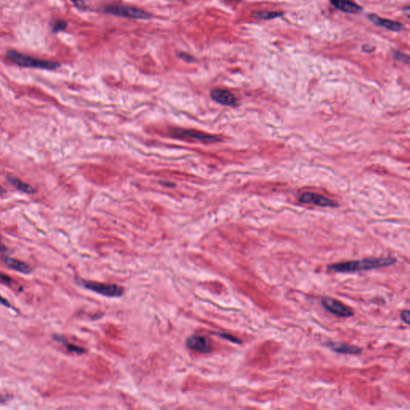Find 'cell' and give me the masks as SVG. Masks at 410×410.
I'll list each match as a JSON object with an SVG mask.
<instances>
[{"mask_svg":"<svg viewBox=\"0 0 410 410\" xmlns=\"http://www.w3.org/2000/svg\"><path fill=\"white\" fill-rule=\"evenodd\" d=\"M410 310H403V311H402V312H401V321H404V322H405V323L406 324H407V325H409V324H410Z\"/></svg>","mask_w":410,"mask_h":410,"instance_id":"d6986e66","label":"cell"},{"mask_svg":"<svg viewBox=\"0 0 410 410\" xmlns=\"http://www.w3.org/2000/svg\"><path fill=\"white\" fill-rule=\"evenodd\" d=\"M180 56H181V58L183 59L185 61H187V62H192V61H194V58L192 57V56H190L189 54L183 53L180 54Z\"/></svg>","mask_w":410,"mask_h":410,"instance_id":"7402d4cb","label":"cell"},{"mask_svg":"<svg viewBox=\"0 0 410 410\" xmlns=\"http://www.w3.org/2000/svg\"><path fill=\"white\" fill-rule=\"evenodd\" d=\"M331 4L339 11L348 14H357L362 11V7L352 0H330Z\"/></svg>","mask_w":410,"mask_h":410,"instance_id":"7c38bea8","label":"cell"},{"mask_svg":"<svg viewBox=\"0 0 410 410\" xmlns=\"http://www.w3.org/2000/svg\"><path fill=\"white\" fill-rule=\"evenodd\" d=\"M219 335H220L221 337H223V338H226L227 339V340H228V341H232L233 343H241V341H240L238 338L235 337L234 336H232V335L227 334V333H221V334Z\"/></svg>","mask_w":410,"mask_h":410,"instance_id":"ffe728a7","label":"cell"},{"mask_svg":"<svg viewBox=\"0 0 410 410\" xmlns=\"http://www.w3.org/2000/svg\"><path fill=\"white\" fill-rule=\"evenodd\" d=\"M394 58L397 61H401V62H406L409 63L410 62V58L408 56H406L405 54L401 53L400 51H396L394 53Z\"/></svg>","mask_w":410,"mask_h":410,"instance_id":"ac0fdd59","label":"cell"},{"mask_svg":"<svg viewBox=\"0 0 410 410\" xmlns=\"http://www.w3.org/2000/svg\"><path fill=\"white\" fill-rule=\"evenodd\" d=\"M362 49H363V51H365V52H372V47H369V45L364 46V47H362Z\"/></svg>","mask_w":410,"mask_h":410,"instance_id":"484cf974","label":"cell"},{"mask_svg":"<svg viewBox=\"0 0 410 410\" xmlns=\"http://www.w3.org/2000/svg\"><path fill=\"white\" fill-rule=\"evenodd\" d=\"M7 252V247H5L4 245H2V242L0 241V252Z\"/></svg>","mask_w":410,"mask_h":410,"instance_id":"4316f807","label":"cell"},{"mask_svg":"<svg viewBox=\"0 0 410 410\" xmlns=\"http://www.w3.org/2000/svg\"><path fill=\"white\" fill-rule=\"evenodd\" d=\"M6 193V191H5L4 188L0 185V195H3Z\"/></svg>","mask_w":410,"mask_h":410,"instance_id":"83f0119b","label":"cell"},{"mask_svg":"<svg viewBox=\"0 0 410 410\" xmlns=\"http://www.w3.org/2000/svg\"><path fill=\"white\" fill-rule=\"evenodd\" d=\"M298 201L302 204L316 205L319 207H333L338 206V204L333 200H331L328 197H325L322 195L317 194L315 192H304L299 196Z\"/></svg>","mask_w":410,"mask_h":410,"instance_id":"52a82bcc","label":"cell"},{"mask_svg":"<svg viewBox=\"0 0 410 410\" xmlns=\"http://www.w3.org/2000/svg\"><path fill=\"white\" fill-rule=\"evenodd\" d=\"M7 57L14 63L20 67H33L40 69L55 70L61 67L59 62L55 61H43L39 60L32 56H27L24 54L19 53L16 51H9L7 52Z\"/></svg>","mask_w":410,"mask_h":410,"instance_id":"7a4b0ae2","label":"cell"},{"mask_svg":"<svg viewBox=\"0 0 410 410\" xmlns=\"http://www.w3.org/2000/svg\"><path fill=\"white\" fill-rule=\"evenodd\" d=\"M230 1H233V2H241V0H230Z\"/></svg>","mask_w":410,"mask_h":410,"instance_id":"f1b7e54d","label":"cell"},{"mask_svg":"<svg viewBox=\"0 0 410 410\" xmlns=\"http://www.w3.org/2000/svg\"><path fill=\"white\" fill-rule=\"evenodd\" d=\"M397 258L395 257H369L361 261H350L341 263L333 264L328 266V269L332 272L340 273H349V272H359V271H368V270L380 268L393 266L397 263Z\"/></svg>","mask_w":410,"mask_h":410,"instance_id":"6da1fadb","label":"cell"},{"mask_svg":"<svg viewBox=\"0 0 410 410\" xmlns=\"http://www.w3.org/2000/svg\"><path fill=\"white\" fill-rule=\"evenodd\" d=\"M0 305H2V306H6L7 308H11V304L8 302V301L6 300V299L3 298V297H1L0 296Z\"/></svg>","mask_w":410,"mask_h":410,"instance_id":"d4e9b609","label":"cell"},{"mask_svg":"<svg viewBox=\"0 0 410 410\" xmlns=\"http://www.w3.org/2000/svg\"><path fill=\"white\" fill-rule=\"evenodd\" d=\"M67 27V22L62 20H57L51 23V30L54 33L64 31Z\"/></svg>","mask_w":410,"mask_h":410,"instance_id":"e0dca14e","label":"cell"},{"mask_svg":"<svg viewBox=\"0 0 410 410\" xmlns=\"http://www.w3.org/2000/svg\"><path fill=\"white\" fill-rule=\"evenodd\" d=\"M282 16H283V13L278 12V11H256L254 13V16L256 18L259 19V20H265L278 18V17H281Z\"/></svg>","mask_w":410,"mask_h":410,"instance_id":"2e32d148","label":"cell"},{"mask_svg":"<svg viewBox=\"0 0 410 410\" xmlns=\"http://www.w3.org/2000/svg\"><path fill=\"white\" fill-rule=\"evenodd\" d=\"M369 20L374 24L377 25L378 27H384L386 29L390 30L392 31H401L405 29V25L401 22L397 21L390 20L388 19L381 18L377 15L370 14L368 16Z\"/></svg>","mask_w":410,"mask_h":410,"instance_id":"30bf717a","label":"cell"},{"mask_svg":"<svg viewBox=\"0 0 410 410\" xmlns=\"http://www.w3.org/2000/svg\"><path fill=\"white\" fill-rule=\"evenodd\" d=\"M0 279H1L2 281H4L6 283L8 284V285L12 283V279H11V277H8L7 275L1 273V272H0Z\"/></svg>","mask_w":410,"mask_h":410,"instance_id":"603a6c76","label":"cell"},{"mask_svg":"<svg viewBox=\"0 0 410 410\" xmlns=\"http://www.w3.org/2000/svg\"><path fill=\"white\" fill-rule=\"evenodd\" d=\"M170 132L174 137L187 140V141H200L203 143H216V142L221 141V139L219 138L218 136L196 131V130L174 127L170 130Z\"/></svg>","mask_w":410,"mask_h":410,"instance_id":"277c9868","label":"cell"},{"mask_svg":"<svg viewBox=\"0 0 410 410\" xmlns=\"http://www.w3.org/2000/svg\"><path fill=\"white\" fill-rule=\"evenodd\" d=\"M2 261L7 267H10L11 269L15 270V271H17V272L23 273V274H29L33 271V268L30 265L25 263L23 261L17 260V259L4 257L2 259Z\"/></svg>","mask_w":410,"mask_h":410,"instance_id":"4fadbf2b","label":"cell"},{"mask_svg":"<svg viewBox=\"0 0 410 410\" xmlns=\"http://www.w3.org/2000/svg\"><path fill=\"white\" fill-rule=\"evenodd\" d=\"M83 287L107 297H121L124 292L123 287L114 284L98 283L95 281H81Z\"/></svg>","mask_w":410,"mask_h":410,"instance_id":"5b68a950","label":"cell"},{"mask_svg":"<svg viewBox=\"0 0 410 410\" xmlns=\"http://www.w3.org/2000/svg\"><path fill=\"white\" fill-rule=\"evenodd\" d=\"M12 399L11 395H0V403H5Z\"/></svg>","mask_w":410,"mask_h":410,"instance_id":"cb8c5ba5","label":"cell"},{"mask_svg":"<svg viewBox=\"0 0 410 410\" xmlns=\"http://www.w3.org/2000/svg\"><path fill=\"white\" fill-rule=\"evenodd\" d=\"M321 304L327 311L341 317H350L353 316V311L341 303V301L330 297H323Z\"/></svg>","mask_w":410,"mask_h":410,"instance_id":"8992f818","label":"cell"},{"mask_svg":"<svg viewBox=\"0 0 410 410\" xmlns=\"http://www.w3.org/2000/svg\"><path fill=\"white\" fill-rule=\"evenodd\" d=\"M186 345L187 348L200 353H209L212 351L209 340L204 336L192 335L187 339Z\"/></svg>","mask_w":410,"mask_h":410,"instance_id":"ba28073f","label":"cell"},{"mask_svg":"<svg viewBox=\"0 0 410 410\" xmlns=\"http://www.w3.org/2000/svg\"><path fill=\"white\" fill-rule=\"evenodd\" d=\"M104 12L112 16L136 20H147L152 17V15L149 12L144 11L141 8L122 5H107L104 7Z\"/></svg>","mask_w":410,"mask_h":410,"instance_id":"3957f363","label":"cell"},{"mask_svg":"<svg viewBox=\"0 0 410 410\" xmlns=\"http://www.w3.org/2000/svg\"><path fill=\"white\" fill-rule=\"evenodd\" d=\"M210 96L215 102L224 106L234 107L237 104V99L232 92L226 89L215 88L210 92Z\"/></svg>","mask_w":410,"mask_h":410,"instance_id":"9c48e42d","label":"cell"},{"mask_svg":"<svg viewBox=\"0 0 410 410\" xmlns=\"http://www.w3.org/2000/svg\"><path fill=\"white\" fill-rule=\"evenodd\" d=\"M326 346L329 348L333 352L341 354H359L362 352V348L357 346H351L348 344L342 343V342H334V341H328L326 343Z\"/></svg>","mask_w":410,"mask_h":410,"instance_id":"8fae6325","label":"cell"},{"mask_svg":"<svg viewBox=\"0 0 410 410\" xmlns=\"http://www.w3.org/2000/svg\"><path fill=\"white\" fill-rule=\"evenodd\" d=\"M7 180L11 184L13 185L14 187L20 190L21 192L27 193V194H32L34 192H36V190L33 187H31V185L25 183L20 179L15 177V176H7Z\"/></svg>","mask_w":410,"mask_h":410,"instance_id":"5bb4252c","label":"cell"},{"mask_svg":"<svg viewBox=\"0 0 410 410\" xmlns=\"http://www.w3.org/2000/svg\"><path fill=\"white\" fill-rule=\"evenodd\" d=\"M54 340L56 341H58L60 343H62L64 345L65 347L67 348V349L71 352H74V353H77V354H82V353H84L85 349L84 348H81V347H79V346H75V345H72V344L67 343V341H66V339L64 337H62V336H54Z\"/></svg>","mask_w":410,"mask_h":410,"instance_id":"9a60e30c","label":"cell"},{"mask_svg":"<svg viewBox=\"0 0 410 410\" xmlns=\"http://www.w3.org/2000/svg\"><path fill=\"white\" fill-rule=\"evenodd\" d=\"M70 1H72L73 4L76 7H78L79 9L86 10V5L82 0H70Z\"/></svg>","mask_w":410,"mask_h":410,"instance_id":"44dd1931","label":"cell"}]
</instances>
